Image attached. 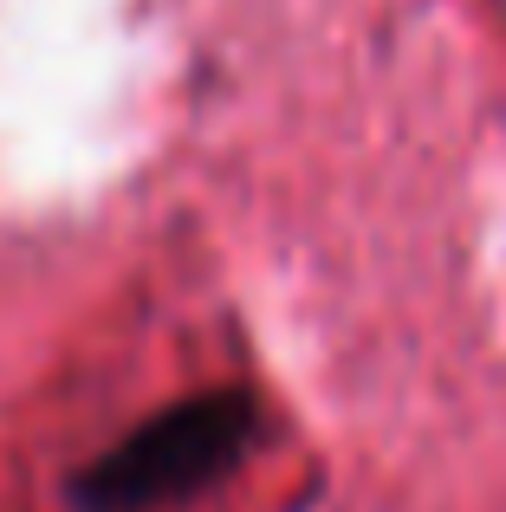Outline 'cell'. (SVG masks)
<instances>
[{
	"mask_svg": "<svg viewBox=\"0 0 506 512\" xmlns=\"http://www.w3.org/2000/svg\"><path fill=\"white\" fill-rule=\"evenodd\" d=\"M253 409L247 389H215V396H189L176 409L150 415L143 428H130L111 454L85 467L72 480L78 512H163L182 506L195 493H208L215 480H228L253 448Z\"/></svg>",
	"mask_w": 506,
	"mask_h": 512,
	"instance_id": "6da1fadb",
	"label": "cell"
}]
</instances>
